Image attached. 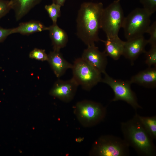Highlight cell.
Returning <instances> with one entry per match:
<instances>
[{"mask_svg": "<svg viewBox=\"0 0 156 156\" xmlns=\"http://www.w3.org/2000/svg\"><path fill=\"white\" fill-rule=\"evenodd\" d=\"M104 8L102 3L85 2L81 5L76 19V34L87 46L99 41L101 18Z\"/></svg>", "mask_w": 156, "mask_h": 156, "instance_id": "cell-1", "label": "cell"}, {"mask_svg": "<svg viewBox=\"0 0 156 156\" xmlns=\"http://www.w3.org/2000/svg\"><path fill=\"white\" fill-rule=\"evenodd\" d=\"M136 113L129 120L120 123L123 139L139 155L155 156L156 147L153 139L140 123Z\"/></svg>", "mask_w": 156, "mask_h": 156, "instance_id": "cell-2", "label": "cell"}, {"mask_svg": "<svg viewBox=\"0 0 156 156\" xmlns=\"http://www.w3.org/2000/svg\"><path fill=\"white\" fill-rule=\"evenodd\" d=\"M129 146L123 139L112 135H102L93 143L89 152L93 156H127Z\"/></svg>", "mask_w": 156, "mask_h": 156, "instance_id": "cell-3", "label": "cell"}, {"mask_svg": "<svg viewBox=\"0 0 156 156\" xmlns=\"http://www.w3.org/2000/svg\"><path fill=\"white\" fill-rule=\"evenodd\" d=\"M106 109L101 104L84 100L76 104L74 113L80 123L83 127L94 126L103 121L106 115Z\"/></svg>", "mask_w": 156, "mask_h": 156, "instance_id": "cell-4", "label": "cell"}, {"mask_svg": "<svg viewBox=\"0 0 156 156\" xmlns=\"http://www.w3.org/2000/svg\"><path fill=\"white\" fill-rule=\"evenodd\" d=\"M151 15L143 8H136L125 17L122 24L127 40L143 36L150 25Z\"/></svg>", "mask_w": 156, "mask_h": 156, "instance_id": "cell-5", "label": "cell"}, {"mask_svg": "<svg viewBox=\"0 0 156 156\" xmlns=\"http://www.w3.org/2000/svg\"><path fill=\"white\" fill-rule=\"evenodd\" d=\"M120 0L114 1L103 9L101 29L105 32L107 38L118 36L120 29L122 27L125 17Z\"/></svg>", "mask_w": 156, "mask_h": 156, "instance_id": "cell-6", "label": "cell"}, {"mask_svg": "<svg viewBox=\"0 0 156 156\" xmlns=\"http://www.w3.org/2000/svg\"><path fill=\"white\" fill-rule=\"evenodd\" d=\"M72 69L73 78L85 90H90L101 81V73L81 57L75 60Z\"/></svg>", "mask_w": 156, "mask_h": 156, "instance_id": "cell-7", "label": "cell"}, {"mask_svg": "<svg viewBox=\"0 0 156 156\" xmlns=\"http://www.w3.org/2000/svg\"><path fill=\"white\" fill-rule=\"evenodd\" d=\"M101 82L106 83L112 89L114 93V98L111 101H122L130 105L136 110L142 109L139 104L136 96L131 88L130 81L114 79L110 76L106 72Z\"/></svg>", "mask_w": 156, "mask_h": 156, "instance_id": "cell-8", "label": "cell"}, {"mask_svg": "<svg viewBox=\"0 0 156 156\" xmlns=\"http://www.w3.org/2000/svg\"><path fill=\"white\" fill-rule=\"evenodd\" d=\"M78 86L73 77L67 80L59 79L55 83L49 93L64 102L68 103L73 99Z\"/></svg>", "mask_w": 156, "mask_h": 156, "instance_id": "cell-9", "label": "cell"}, {"mask_svg": "<svg viewBox=\"0 0 156 156\" xmlns=\"http://www.w3.org/2000/svg\"><path fill=\"white\" fill-rule=\"evenodd\" d=\"M107 56L100 51L95 44L87 46L83 51L81 57L101 73L106 72L107 64Z\"/></svg>", "mask_w": 156, "mask_h": 156, "instance_id": "cell-10", "label": "cell"}, {"mask_svg": "<svg viewBox=\"0 0 156 156\" xmlns=\"http://www.w3.org/2000/svg\"><path fill=\"white\" fill-rule=\"evenodd\" d=\"M148 43L143 36L127 40L125 41L122 55L132 63L141 54L145 53V47Z\"/></svg>", "mask_w": 156, "mask_h": 156, "instance_id": "cell-11", "label": "cell"}, {"mask_svg": "<svg viewBox=\"0 0 156 156\" xmlns=\"http://www.w3.org/2000/svg\"><path fill=\"white\" fill-rule=\"evenodd\" d=\"M54 74L60 78L68 69H72L73 64L67 61L64 57L60 51L53 50L48 55V60Z\"/></svg>", "mask_w": 156, "mask_h": 156, "instance_id": "cell-12", "label": "cell"}, {"mask_svg": "<svg viewBox=\"0 0 156 156\" xmlns=\"http://www.w3.org/2000/svg\"><path fill=\"white\" fill-rule=\"evenodd\" d=\"M131 83L145 87L153 88L156 86V66L149 67L132 77Z\"/></svg>", "mask_w": 156, "mask_h": 156, "instance_id": "cell-13", "label": "cell"}, {"mask_svg": "<svg viewBox=\"0 0 156 156\" xmlns=\"http://www.w3.org/2000/svg\"><path fill=\"white\" fill-rule=\"evenodd\" d=\"M42 0H10L11 9L14 10L16 20H20Z\"/></svg>", "mask_w": 156, "mask_h": 156, "instance_id": "cell-14", "label": "cell"}, {"mask_svg": "<svg viewBox=\"0 0 156 156\" xmlns=\"http://www.w3.org/2000/svg\"><path fill=\"white\" fill-rule=\"evenodd\" d=\"M103 42L105 45L104 52L107 56L117 60L122 55L125 41L122 40L118 36L107 38Z\"/></svg>", "mask_w": 156, "mask_h": 156, "instance_id": "cell-15", "label": "cell"}, {"mask_svg": "<svg viewBox=\"0 0 156 156\" xmlns=\"http://www.w3.org/2000/svg\"><path fill=\"white\" fill-rule=\"evenodd\" d=\"M49 35L52 42L53 50L60 51L64 47L68 41V35L66 32L56 24L49 27Z\"/></svg>", "mask_w": 156, "mask_h": 156, "instance_id": "cell-16", "label": "cell"}, {"mask_svg": "<svg viewBox=\"0 0 156 156\" xmlns=\"http://www.w3.org/2000/svg\"><path fill=\"white\" fill-rule=\"evenodd\" d=\"M48 30L49 27L46 26L40 21L31 20L21 23L17 27L13 28L12 34L19 33L23 35H29Z\"/></svg>", "mask_w": 156, "mask_h": 156, "instance_id": "cell-17", "label": "cell"}, {"mask_svg": "<svg viewBox=\"0 0 156 156\" xmlns=\"http://www.w3.org/2000/svg\"><path fill=\"white\" fill-rule=\"evenodd\" d=\"M138 119L144 129L153 139H156V116H143L137 114Z\"/></svg>", "mask_w": 156, "mask_h": 156, "instance_id": "cell-18", "label": "cell"}, {"mask_svg": "<svg viewBox=\"0 0 156 156\" xmlns=\"http://www.w3.org/2000/svg\"><path fill=\"white\" fill-rule=\"evenodd\" d=\"M60 5L53 3L50 5H46L44 8L47 12L53 24H56L57 19L61 16V8Z\"/></svg>", "mask_w": 156, "mask_h": 156, "instance_id": "cell-19", "label": "cell"}, {"mask_svg": "<svg viewBox=\"0 0 156 156\" xmlns=\"http://www.w3.org/2000/svg\"><path fill=\"white\" fill-rule=\"evenodd\" d=\"M146 56L145 62L148 67L153 65L156 66V45L151 46L150 50L145 53Z\"/></svg>", "mask_w": 156, "mask_h": 156, "instance_id": "cell-20", "label": "cell"}, {"mask_svg": "<svg viewBox=\"0 0 156 156\" xmlns=\"http://www.w3.org/2000/svg\"><path fill=\"white\" fill-rule=\"evenodd\" d=\"M29 57L42 61L47 60L48 55L44 49L35 48L30 52L29 55Z\"/></svg>", "mask_w": 156, "mask_h": 156, "instance_id": "cell-21", "label": "cell"}, {"mask_svg": "<svg viewBox=\"0 0 156 156\" xmlns=\"http://www.w3.org/2000/svg\"><path fill=\"white\" fill-rule=\"evenodd\" d=\"M143 5V8L149 15H151L156 11V0H140Z\"/></svg>", "mask_w": 156, "mask_h": 156, "instance_id": "cell-22", "label": "cell"}, {"mask_svg": "<svg viewBox=\"0 0 156 156\" xmlns=\"http://www.w3.org/2000/svg\"><path fill=\"white\" fill-rule=\"evenodd\" d=\"M147 33L150 35V37L148 40V43L151 46L156 45V22H154L150 25Z\"/></svg>", "mask_w": 156, "mask_h": 156, "instance_id": "cell-23", "label": "cell"}, {"mask_svg": "<svg viewBox=\"0 0 156 156\" xmlns=\"http://www.w3.org/2000/svg\"><path fill=\"white\" fill-rule=\"evenodd\" d=\"M11 9L9 1L0 0V19L7 14Z\"/></svg>", "mask_w": 156, "mask_h": 156, "instance_id": "cell-24", "label": "cell"}, {"mask_svg": "<svg viewBox=\"0 0 156 156\" xmlns=\"http://www.w3.org/2000/svg\"><path fill=\"white\" fill-rule=\"evenodd\" d=\"M12 29L4 28L0 26V42H3L9 35L12 34Z\"/></svg>", "mask_w": 156, "mask_h": 156, "instance_id": "cell-25", "label": "cell"}, {"mask_svg": "<svg viewBox=\"0 0 156 156\" xmlns=\"http://www.w3.org/2000/svg\"><path fill=\"white\" fill-rule=\"evenodd\" d=\"M52 3L62 6H64L66 0H52Z\"/></svg>", "mask_w": 156, "mask_h": 156, "instance_id": "cell-26", "label": "cell"}]
</instances>
